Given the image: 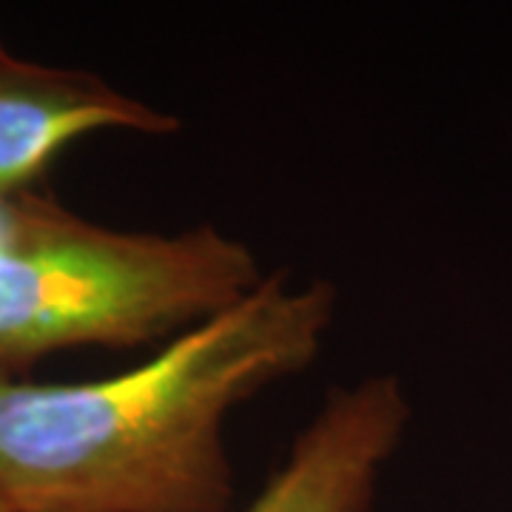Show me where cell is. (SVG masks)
Wrapping results in <instances>:
<instances>
[{
  "mask_svg": "<svg viewBox=\"0 0 512 512\" xmlns=\"http://www.w3.org/2000/svg\"><path fill=\"white\" fill-rule=\"evenodd\" d=\"M265 276L254 251L197 225L128 234L52 197L0 200V376L69 348H140L237 305Z\"/></svg>",
  "mask_w": 512,
  "mask_h": 512,
  "instance_id": "7a4b0ae2",
  "label": "cell"
},
{
  "mask_svg": "<svg viewBox=\"0 0 512 512\" xmlns=\"http://www.w3.org/2000/svg\"><path fill=\"white\" fill-rule=\"evenodd\" d=\"M0 512H9V507H6V501L0 498Z\"/></svg>",
  "mask_w": 512,
  "mask_h": 512,
  "instance_id": "5b68a950",
  "label": "cell"
},
{
  "mask_svg": "<svg viewBox=\"0 0 512 512\" xmlns=\"http://www.w3.org/2000/svg\"><path fill=\"white\" fill-rule=\"evenodd\" d=\"M106 128L171 134L180 123L97 74L32 63L0 43V200L35 191L63 148Z\"/></svg>",
  "mask_w": 512,
  "mask_h": 512,
  "instance_id": "277c9868",
  "label": "cell"
},
{
  "mask_svg": "<svg viewBox=\"0 0 512 512\" xmlns=\"http://www.w3.org/2000/svg\"><path fill=\"white\" fill-rule=\"evenodd\" d=\"M407 424L410 402L390 373L333 390L245 512H367Z\"/></svg>",
  "mask_w": 512,
  "mask_h": 512,
  "instance_id": "3957f363",
  "label": "cell"
},
{
  "mask_svg": "<svg viewBox=\"0 0 512 512\" xmlns=\"http://www.w3.org/2000/svg\"><path fill=\"white\" fill-rule=\"evenodd\" d=\"M333 316L330 282L274 274L126 373L0 376V498L9 512L228 510V413L308 370Z\"/></svg>",
  "mask_w": 512,
  "mask_h": 512,
  "instance_id": "6da1fadb",
  "label": "cell"
}]
</instances>
